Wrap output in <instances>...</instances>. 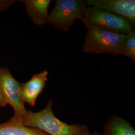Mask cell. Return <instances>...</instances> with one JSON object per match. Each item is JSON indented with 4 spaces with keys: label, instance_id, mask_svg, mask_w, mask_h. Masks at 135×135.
<instances>
[{
    "label": "cell",
    "instance_id": "6da1fadb",
    "mask_svg": "<svg viewBox=\"0 0 135 135\" xmlns=\"http://www.w3.org/2000/svg\"><path fill=\"white\" fill-rule=\"evenodd\" d=\"M53 105V102L49 100L43 110L36 113L28 111L22 118L24 124L49 135H92L87 126L69 125L59 120L54 114Z\"/></svg>",
    "mask_w": 135,
    "mask_h": 135
},
{
    "label": "cell",
    "instance_id": "7a4b0ae2",
    "mask_svg": "<svg viewBox=\"0 0 135 135\" xmlns=\"http://www.w3.org/2000/svg\"><path fill=\"white\" fill-rule=\"evenodd\" d=\"M82 21L87 28H94L118 34H128L134 28L122 17L98 7L87 6Z\"/></svg>",
    "mask_w": 135,
    "mask_h": 135
},
{
    "label": "cell",
    "instance_id": "3957f363",
    "mask_svg": "<svg viewBox=\"0 0 135 135\" xmlns=\"http://www.w3.org/2000/svg\"><path fill=\"white\" fill-rule=\"evenodd\" d=\"M88 30L83 46L84 52L120 55L121 45L125 35L94 28Z\"/></svg>",
    "mask_w": 135,
    "mask_h": 135
},
{
    "label": "cell",
    "instance_id": "277c9868",
    "mask_svg": "<svg viewBox=\"0 0 135 135\" xmlns=\"http://www.w3.org/2000/svg\"><path fill=\"white\" fill-rule=\"evenodd\" d=\"M87 6L86 2L82 0H57L49 16L48 23L68 32L76 20L82 21Z\"/></svg>",
    "mask_w": 135,
    "mask_h": 135
},
{
    "label": "cell",
    "instance_id": "5b68a950",
    "mask_svg": "<svg viewBox=\"0 0 135 135\" xmlns=\"http://www.w3.org/2000/svg\"><path fill=\"white\" fill-rule=\"evenodd\" d=\"M22 84L15 78L9 69L0 67V91L7 102L14 111V117L23 118L28 111L25 106L21 94Z\"/></svg>",
    "mask_w": 135,
    "mask_h": 135
},
{
    "label": "cell",
    "instance_id": "8992f818",
    "mask_svg": "<svg viewBox=\"0 0 135 135\" xmlns=\"http://www.w3.org/2000/svg\"><path fill=\"white\" fill-rule=\"evenodd\" d=\"M86 3L122 17L135 28V0H88Z\"/></svg>",
    "mask_w": 135,
    "mask_h": 135
},
{
    "label": "cell",
    "instance_id": "52a82bcc",
    "mask_svg": "<svg viewBox=\"0 0 135 135\" xmlns=\"http://www.w3.org/2000/svg\"><path fill=\"white\" fill-rule=\"evenodd\" d=\"M48 74L47 70H44L34 75L28 82L22 84L21 94L24 103L31 107L36 105L37 98L46 87Z\"/></svg>",
    "mask_w": 135,
    "mask_h": 135
},
{
    "label": "cell",
    "instance_id": "ba28073f",
    "mask_svg": "<svg viewBox=\"0 0 135 135\" xmlns=\"http://www.w3.org/2000/svg\"><path fill=\"white\" fill-rule=\"evenodd\" d=\"M25 8L35 24L42 26L48 23V8L51 0H25Z\"/></svg>",
    "mask_w": 135,
    "mask_h": 135
},
{
    "label": "cell",
    "instance_id": "9c48e42d",
    "mask_svg": "<svg viewBox=\"0 0 135 135\" xmlns=\"http://www.w3.org/2000/svg\"><path fill=\"white\" fill-rule=\"evenodd\" d=\"M0 135H49L35 128L25 125L22 118L13 116L9 120L0 124Z\"/></svg>",
    "mask_w": 135,
    "mask_h": 135
},
{
    "label": "cell",
    "instance_id": "30bf717a",
    "mask_svg": "<svg viewBox=\"0 0 135 135\" xmlns=\"http://www.w3.org/2000/svg\"><path fill=\"white\" fill-rule=\"evenodd\" d=\"M101 135H135V129L123 118L113 115L105 124Z\"/></svg>",
    "mask_w": 135,
    "mask_h": 135
},
{
    "label": "cell",
    "instance_id": "8fae6325",
    "mask_svg": "<svg viewBox=\"0 0 135 135\" xmlns=\"http://www.w3.org/2000/svg\"><path fill=\"white\" fill-rule=\"evenodd\" d=\"M120 55H124L135 62V30L125 34L121 45Z\"/></svg>",
    "mask_w": 135,
    "mask_h": 135
},
{
    "label": "cell",
    "instance_id": "7c38bea8",
    "mask_svg": "<svg viewBox=\"0 0 135 135\" xmlns=\"http://www.w3.org/2000/svg\"><path fill=\"white\" fill-rule=\"evenodd\" d=\"M17 2V1H0V11L8 9L12 5Z\"/></svg>",
    "mask_w": 135,
    "mask_h": 135
},
{
    "label": "cell",
    "instance_id": "4fadbf2b",
    "mask_svg": "<svg viewBox=\"0 0 135 135\" xmlns=\"http://www.w3.org/2000/svg\"><path fill=\"white\" fill-rule=\"evenodd\" d=\"M7 105V102L0 91V107H5Z\"/></svg>",
    "mask_w": 135,
    "mask_h": 135
},
{
    "label": "cell",
    "instance_id": "5bb4252c",
    "mask_svg": "<svg viewBox=\"0 0 135 135\" xmlns=\"http://www.w3.org/2000/svg\"><path fill=\"white\" fill-rule=\"evenodd\" d=\"M92 135H101V134H100L98 132H95L94 133H92Z\"/></svg>",
    "mask_w": 135,
    "mask_h": 135
}]
</instances>
